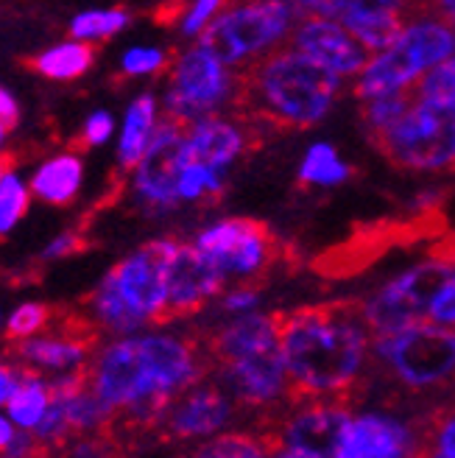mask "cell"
<instances>
[{
	"label": "cell",
	"instance_id": "obj_18",
	"mask_svg": "<svg viewBox=\"0 0 455 458\" xmlns=\"http://www.w3.org/2000/svg\"><path fill=\"white\" fill-rule=\"evenodd\" d=\"M422 450L417 428L392 414H358L350 420L333 458H417Z\"/></svg>",
	"mask_w": 455,
	"mask_h": 458
},
{
	"label": "cell",
	"instance_id": "obj_3",
	"mask_svg": "<svg viewBox=\"0 0 455 458\" xmlns=\"http://www.w3.org/2000/svg\"><path fill=\"white\" fill-rule=\"evenodd\" d=\"M455 56V26L442 17H422L402 26L389 48L377 51L363 64L355 81V98L369 101L394 96L411 87L436 64Z\"/></svg>",
	"mask_w": 455,
	"mask_h": 458
},
{
	"label": "cell",
	"instance_id": "obj_31",
	"mask_svg": "<svg viewBox=\"0 0 455 458\" xmlns=\"http://www.w3.org/2000/svg\"><path fill=\"white\" fill-rule=\"evenodd\" d=\"M297 14H322L341 20L350 12H402L405 0H288Z\"/></svg>",
	"mask_w": 455,
	"mask_h": 458
},
{
	"label": "cell",
	"instance_id": "obj_13",
	"mask_svg": "<svg viewBox=\"0 0 455 458\" xmlns=\"http://www.w3.org/2000/svg\"><path fill=\"white\" fill-rule=\"evenodd\" d=\"M218 383L246 408H271L282 400L291 403V380L285 369V358L277 344L238 355L232 360L215 363Z\"/></svg>",
	"mask_w": 455,
	"mask_h": 458
},
{
	"label": "cell",
	"instance_id": "obj_44",
	"mask_svg": "<svg viewBox=\"0 0 455 458\" xmlns=\"http://www.w3.org/2000/svg\"><path fill=\"white\" fill-rule=\"evenodd\" d=\"M430 258H436V260H442V263H447V266H455V235L439 241V243L434 246V255H430Z\"/></svg>",
	"mask_w": 455,
	"mask_h": 458
},
{
	"label": "cell",
	"instance_id": "obj_43",
	"mask_svg": "<svg viewBox=\"0 0 455 458\" xmlns=\"http://www.w3.org/2000/svg\"><path fill=\"white\" fill-rule=\"evenodd\" d=\"M17 121H20V106H17V101L9 89L0 87V123H4L6 129H14Z\"/></svg>",
	"mask_w": 455,
	"mask_h": 458
},
{
	"label": "cell",
	"instance_id": "obj_7",
	"mask_svg": "<svg viewBox=\"0 0 455 458\" xmlns=\"http://www.w3.org/2000/svg\"><path fill=\"white\" fill-rule=\"evenodd\" d=\"M455 266H447L436 258H427L397 274L383 288H377L367 302L360 305V316L367 322L372 335H385L402 330L408 325H417L427 318L430 302L439 293L442 283L450 277Z\"/></svg>",
	"mask_w": 455,
	"mask_h": 458
},
{
	"label": "cell",
	"instance_id": "obj_42",
	"mask_svg": "<svg viewBox=\"0 0 455 458\" xmlns=\"http://www.w3.org/2000/svg\"><path fill=\"white\" fill-rule=\"evenodd\" d=\"M17 383H20L17 366L0 360V408H6V403H9V397H12L14 388H17Z\"/></svg>",
	"mask_w": 455,
	"mask_h": 458
},
{
	"label": "cell",
	"instance_id": "obj_46",
	"mask_svg": "<svg viewBox=\"0 0 455 458\" xmlns=\"http://www.w3.org/2000/svg\"><path fill=\"white\" fill-rule=\"evenodd\" d=\"M434 12L442 17V20H447V22H452L455 26V0H434Z\"/></svg>",
	"mask_w": 455,
	"mask_h": 458
},
{
	"label": "cell",
	"instance_id": "obj_41",
	"mask_svg": "<svg viewBox=\"0 0 455 458\" xmlns=\"http://www.w3.org/2000/svg\"><path fill=\"white\" fill-rule=\"evenodd\" d=\"M81 249H84V238L79 233H64L45 246L42 260H62V258L76 255V251H81Z\"/></svg>",
	"mask_w": 455,
	"mask_h": 458
},
{
	"label": "cell",
	"instance_id": "obj_49",
	"mask_svg": "<svg viewBox=\"0 0 455 458\" xmlns=\"http://www.w3.org/2000/svg\"><path fill=\"white\" fill-rule=\"evenodd\" d=\"M6 131H9V129H6L4 123H0V148H4V140H6Z\"/></svg>",
	"mask_w": 455,
	"mask_h": 458
},
{
	"label": "cell",
	"instance_id": "obj_10",
	"mask_svg": "<svg viewBox=\"0 0 455 458\" xmlns=\"http://www.w3.org/2000/svg\"><path fill=\"white\" fill-rule=\"evenodd\" d=\"M196 249H201L226 277L252 280L260 277L277 260L274 233L255 218H223L201 229L196 235Z\"/></svg>",
	"mask_w": 455,
	"mask_h": 458
},
{
	"label": "cell",
	"instance_id": "obj_21",
	"mask_svg": "<svg viewBox=\"0 0 455 458\" xmlns=\"http://www.w3.org/2000/svg\"><path fill=\"white\" fill-rule=\"evenodd\" d=\"M282 447L274 428L263 430H232L215 433L210 442H204L190 458H271Z\"/></svg>",
	"mask_w": 455,
	"mask_h": 458
},
{
	"label": "cell",
	"instance_id": "obj_25",
	"mask_svg": "<svg viewBox=\"0 0 455 458\" xmlns=\"http://www.w3.org/2000/svg\"><path fill=\"white\" fill-rule=\"evenodd\" d=\"M20 372V369H17ZM51 405V383L42 375L20 372V383L6 403V414L20 430H34Z\"/></svg>",
	"mask_w": 455,
	"mask_h": 458
},
{
	"label": "cell",
	"instance_id": "obj_38",
	"mask_svg": "<svg viewBox=\"0 0 455 458\" xmlns=\"http://www.w3.org/2000/svg\"><path fill=\"white\" fill-rule=\"evenodd\" d=\"M223 4H226V0H193L185 20H181V34L198 37L223 12Z\"/></svg>",
	"mask_w": 455,
	"mask_h": 458
},
{
	"label": "cell",
	"instance_id": "obj_28",
	"mask_svg": "<svg viewBox=\"0 0 455 458\" xmlns=\"http://www.w3.org/2000/svg\"><path fill=\"white\" fill-rule=\"evenodd\" d=\"M51 458H126V450L123 437L109 425L104 430L67 439L56 450H51Z\"/></svg>",
	"mask_w": 455,
	"mask_h": 458
},
{
	"label": "cell",
	"instance_id": "obj_27",
	"mask_svg": "<svg viewBox=\"0 0 455 458\" xmlns=\"http://www.w3.org/2000/svg\"><path fill=\"white\" fill-rule=\"evenodd\" d=\"M350 165L338 157V151L327 143H316L308 148L302 165H299V182L302 185H322V188H335L344 185L350 179Z\"/></svg>",
	"mask_w": 455,
	"mask_h": 458
},
{
	"label": "cell",
	"instance_id": "obj_19",
	"mask_svg": "<svg viewBox=\"0 0 455 458\" xmlns=\"http://www.w3.org/2000/svg\"><path fill=\"white\" fill-rule=\"evenodd\" d=\"M246 148V131L215 114H204L188 126V159L226 171Z\"/></svg>",
	"mask_w": 455,
	"mask_h": 458
},
{
	"label": "cell",
	"instance_id": "obj_20",
	"mask_svg": "<svg viewBox=\"0 0 455 458\" xmlns=\"http://www.w3.org/2000/svg\"><path fill=\"white\" fill-rule=\"evenodd\" d=\"M84 182V163L81 157L73 151H64L51 157L48 163L39 165L34 179H31V193L42 199L45 204H54V208H64L71 204Z\"/></svg>",
	"mask_w": 455,
	"mask_h": 458
},
{
	"label": "cell",
	"instance_id": "obj_8",
	"mask_svg": "<svg viewBox=\"0 0 455 458\" xmlns=\"http://www.w3.org/2000/svg\"><path fill=\"white\" fill-rule=\"evenodd\" d=\"M98 350V325L89 316H54L48 330L9 344V355L20 372L71 375L89 366Z\"/></svg>",
	"mask_w": 455,
	"mask_h": 458
},
{
	"label": "cell",
	"instance_id": "obj_2",
	"mask_svg": "<svg viewBox=\"0 0 455 458\" xmlns=\"http://www.w3.org/2000/svg\"><path fill=\"white\" fill-rule=\"evenodd\" d=\"M341 93V76L297 48L268 51L238 76L235 101L243 118L280 129H310L327 118Z\"/></svg>",
	"mask_w": 455,
	"mask_h": 458
},
{
	"label": "cell",
	"instance_id": "obj_36",
	"mask_svg": "<svg viewBox=\"0 0 455 458\" xmlns=\"http://www.w3.org/2000/svg\"><path fill=\"white\" fill-rule=\"evenodd\" d=\"M171 62V56L159 48H131L123 59H121V71L126 76H151L165 71Z\"/></svg>",
	"mask_w": 455,
	"mask_h": 458
},
{
	"label": "cell",
	"instance_id": "obj_45",
	"mask_svg": "<svg viewBox=\"0 0 455 458\" xmlns=\"http://www.w3.org/2000/svg\"><path fill=\"white\" fill-rule=\"evenodd\" d=\"M17 430H20V428L9 420V414H6V417L0 414V453H4V450L12 445V439L17 437Z\"/></svg>",
	"mask_w": 455,
	"mask_h": 458
},
{
	"label": "cell",
	"instance_id": "obj_4",
	"mask_svg": "<svg viewBox=\"0 0 455 458\" xmlns=\"http://www.w3.org/2000/svg\"><path fill=\"white\" fill-rule=\"evenodd\" d=\"M372 143L392 165L405 171L452 168L455 165V101H430L414 96L397 121L372 134Z\"/></svg>",
	"mask_w": 455,
	"mask_h": 458
},
{
	"label": "cell",
	"instance_id": "obj_35",
	"mask_svg": "<svg viewBox=\"0 0 455 458\" xmlns=\"http://www.w3.org/2000/svg\"><path fill=\"white\" fill-rule=\"evenodd\" d=\"M411 87L402 89V93H394V96H380V98H369V101H360V118L367 123L369 134L385 129L392 121H397L400 114L408 109L411 104Z\"/></svg>",
	"mask_w": 455,
	"mask_h": 458
},
{
	"label": "cell",
	"instance_id": "obj_11",
	"mask_svg": "<svg viewBox=\"0 0 455 458\" xmlns=\"http://www.w3.org/2000/svg\"><path fill=\"white\" fill-rule=\"evenodd\" d=\"M188 126L165 114L134 165V193L154 213L173 210L179 204V174L188 163Z\"/></svg>",
	"mask_w": 455,
	"mask_h": 458
},
{
	"label": "cell",
	"instance_id": "obj_34",
	"mask_svg": "<svg viewBox=\"0 0 455 458\" xmlns=\"http://www.w3.org/2000/svg\"><path fill=\"white\" fill-rule=\"evenodd\" d=\"M29 188L14 174L0 179V238L9 235L20 224V218L29 213Z\"/></svg>",
	"mask_w": 455,
	"mask_h": 458
},
{
	"label": "cell",
	"instance_id": "obj_22",
	"mask_svg": "<svg viewBox=\"0 0 455 458\" xmlns=\"http://www.w3.org/2000/svg\"><path fill=\"white\" fill-rule=\"evenodd\" d=\"M156 98L154 96H140L134 98L126 109V121L121 131L118 143V163L123 171H134V165L140 163L143 151L148 148L154 129H156Z\"/></svg>",
	"mask_w": 455,
	"mask_h": 458
},
{
	"label": "cell",
	"instance_id": "obj_15",
	"mask_svg": "<svg viewBox=\"0 0 455 458\" xmlns=\"http://www.w3.org/2000/svg\"><path fill=\"white\" fill-rule=\"evenodd\" d=\"M350 420V400L322 397L293 403L291 414L282 417L280 425H274V430L285 447H297L313 458H333Z\"/></svg>",
	"mask_w": 455,
	"mask_h": 458
},
{
	"label": "cell",
	"instance_id": "obj_17",
	"mask_svg": "<svg viewBox=\"0 0 455 458\" xmlns=\"http://www.w3.org/2000/svg\"><path fill=\"white\" fill-rule=\"evenodd\" d=\"M291 48L318 62L335 76H358L369 62V51L333 17L302 14L291 29Z\"/></svg>",
	"mask_w": 455,
	"mask_h": 458
},
{
	"label": "cell",
	"instance_id": "obj_29",
	"mask_svg": "<svg viewBox=\"0 0 455 458\" xmlns=\"http://www.w3.org/2000/svg\"><path fill=\"white\" fill-rule=\"evenodd\" d=\"M419 445L434 458H455V403L436 408L417 425Z\"/></svg>",
	"mask_w": 455,
	"mask_h": 458
},
{
	"label": "cell",
	"instance_id": "obj_14",
	"mask_svg": "<svg viewBox=\"0 0 455 458\" xmlns=\"http://www.w3.org/2000/svg\"><path fill=\"white\" fill-rule=\"evenodd\" d=\"M235 417V397L221 383L198 380L181 394H176L163 414L156 437L168 442L210 439L221 433Z\"/></svg>",
	"mask_w": 455,
	"mask_h": 458
},
{
	"label": "cell",
	"instance_id": "obj_40",
	"mask_svg": "<svg viewBox=\"0 0 455 458\" xmlns=\"http://www.w3.org/2000/svg\"><path fill=\"white\" fill-rule=\"evenodd\" d=\"M260 302V288L257 285H238L235 291H230L221 300V308L226 313H249L255 310Z\"/></svg>",
	"mask_w": 455,
	"mask_h": 458
},
{
	"label": "cell",
	"instance_id": "obj_9",
	"mask_svg": "<svg viewBox=\"0 0 455 458\" xmlns=\"http://www.w3.org/2000/svg\"><path fill=\"white\" fill-rule=\"evenodd\" d=\"M235 84L238 79L230 73V67L196 42L173 62L163 104L171 118L193 123L230 101L235 96Z\"/></svg>",
	"mask_w": 455,
	"mask_h": 458
},
{
	"label": "cell",
	"instance_id": "obj_5",
	"mask_svg": "<svg viewBox=\"0 0 455 458\" xmlns=\"http://www.w3.org/2000/svg\"><path fill=\"white\" fill-rule=\"evenodd\" d=\"M372 355L400 386L411 392L455 383V327L425 322L375 335Z\"/></svg>",
	"mask_w": 455,
	"mask_h": 458
},
{
	"label": "cell",
	"instance_id": "obj_16",
	"mask_svg": "<svg viewBox=\"0 0 455 458\" xmlns=\"http://www.w3.org/2000/svg\"><path fill=\"white\" fill-rule=\"evenodd\" d=\"M226 274L196 243H179L168 260V310L165 325L198 313L221 293Z\"/></svg>",
	"mask_w": 455,
	"mask_h": 458
},
{
	"label": "cell",
	"instance_id": "obj_48",
	"mask_svg": "<svg viewBox=\"0 0 455 458\" xmlns=\"http://www.w3.org/2000/svg\"><path fill=\"white\" fill-rule=\"evenodd\" d=\"M12 168H14V157H0V179H4L6 174H12Z\"/></svg>",
	"mask_w": 455,
	"mask_h": 458
},
{
	"label": "cell",
	"instance_id": "obj_23",
	"mask_svg": "<svg viewBox=\"0 0 455 458\" xmlns=\"http://www.w3.org/2000/svg\"><path fill=\"white\" fill-rule=\"evenodd\" d=\"M96 62V48L89 42L71 39V42H59L54 48L42 51L39 56L29 59L26 64L34 73L51 79V81H73L84 76Z\"/></svg>",
	"mask_w": 455,
	"mask_h": 458
},
{
	"label": "cell",
	"instance_id": "obj_39",
	"mask_svg": "<svg viewBox=\"0 0 455 458\" xmlns=\"http://www.w3.org/2000/svg\"><path fill=\"white\" fill-rule=\"evenodd\" d=\"M427 318H430V322H436V325L455 327V268L450 271V277L442 283L439 293L434 296V302H430Z\"/></svg>",
	"mask_w": 455,
	"mask_h": 458
},
{
	"label": "cell",
	"instance_id": "obj_12",
	"mask_svg": "<svg viewBox=\"0 0 455 458\" xmlns=\"http://www.w3.org/2000/svg\"><path fill=\"white\" fill-rule=\"evenodd\" d=\"M179 241L173 238H156L140 246L134 255L121 260L112 268L126 305L138 313L146 325H165L168 310V260L176 251Z\"/></svg>",
	"mask_w": 455,
	"mask_h": 458
},
{
	"label": "cell",
	"instance_id": "obj_47",
	"mask_svg": "<svg viewBox=\"0 0 455 458\" xmlns=\"http://www.w3.org/2000/svg\"><path fill=\"white\" fill-rule=\"evenodd\" d=\"M271 458H313V455H308V453H302V450H297V447H285V445H282Z\"/></svg>",
	"mask_w": 455,
	"mask_h": 458
},
{
	"label": "cell",
	"instance_id": "obj_1",
	"mask_svg": "<svg viewBox=\"0 0 455 458\" xmlns=\"http://www.w3.org/2000/svg\"><path fill=\"white\" fill-rule=\"evenodd\" d=\"M291 380V405L355 392L369 358V327L358 302L308 305L274 313Z\"/></svg>",
	"mask_w": 455,
	"mask_h": 458
},
{
	"label": "cell",
	"instance_id": "obj_50",
	"mask_svg": "<svg viewBox=\"0 0 455 458\" xmlns=\"http://www.w3.org/2000/svg\"><path fill=\"white\" fill-rule=\"evenodd\" d=\"M417 458H434V455H430V453H425V450H419V455Z\"/></svg>",
	"mask_w": 455,
	"mask_h": 458
},
{
	"label": "cell",
	"instance_id": "obj_33",
	"mask_svg": "<svg viewBox=\"0 0 455 458\" xmlns=\"http://www.w3.org/2000/svg\"><path fill=\"white\" fill-rule=\"evenodd\" d=\"M56 310L42 305V302H26L12 310V316L6 318V327H4V338L9 344L14 341H22V338H31V335H39L42 330H48L51 322H54Z\"/></svg>",
	"mask_w": 455,
	"mask_h": 458
},
{
	"label": "cell",
	"instance_id": "obj_37",
	"mask_svg": "<svg viewBox=\"0 0 455 458\" xmlns=\"http://www.w3.org/2000/svg\"><path fill=\"white\" fill-rule=\"evenodd\" d=\"M112 131H115V118H112L106 109H98V112H93L84 121V126L79 131V140H76V148L79 151H87V148L104 146L109 137H112Z\"/></svg>",
	"mask_w": 455,
	"mask_h": 458
},
{
	"label": "cell",
	"instance_id": "obj_30",
	"mask_svg": "<svg viewBox=\"0 0 455 458\" xmlns=\"http://www.w3.org/2000/svg\"><path fill=\"white\" fill-rule=\"evenodd\" d=\"M131 22L126 9H96L81 12L71 20V37L81 42H98L121 34Z\"/></svg>",
	"mask_w": 455,
	"mask_h": 458
},
{
	"label": "cell",
	"instance_id": "obj_32",
	"mask_svg": "<svg viewBox=\"0 0 455 458\" xmlns=\"http://www.w3.org/2000/svg\"><path fill=\"white\" fill-rule=\"evenodd\" d=\"M223 191V171H215L204 163L188 159L179 174V201H201L218 199Z\"/></svg>",
	"mask_w": 455,
	"mask_h": 458
},
{
	"label": "cell",
	"instance_id": "obj_24",
	"mask_svg": "<svg viewBox=\"0 0 455 458\" xmlns=\"http://www.w3.org/2000/svg\"><path fill=\"white\" fill-rule=\"evenodd\" d=\"M89 313H93L89 318L112 335H134L140 327H146L143 318L126 305L112 274H106L93 291V296H89Z\"/></svg>",
	"mask_w": 455,
	"mask_h": 458
},
{
	"label": "cell",
	"instance_id": "obj_26",
	"mask_svg": "<svg viewBox=\"0 0 455 458\" xmlns=\"http://www.w3.org/2000/svg\"><path fill=\"white\" fill-rule=\"evenodd\" d=\"M363 48L377 54L400 37L402 31V12H350L338 20Z\"/></svg>",
	"mask_w": 455,
	"mask_h": 458
},
{
	"label": "cell",
	"instance_id": "obj_6",
	"mask_svg": "<svg viewBox=\"0 0 455 458\" xmlns=\"http://www.w3.org/2000/svg\"><path fill=\"white\" fill-rule=\"evenodd\" d=\"M297 20L299 14L288 0H243L213 20L198 34V45L215 54L226 67L246 64L291 37Z\"/></svg>",
	"mask_w": 455,
	"mask_h": 458
}]
</instances>
